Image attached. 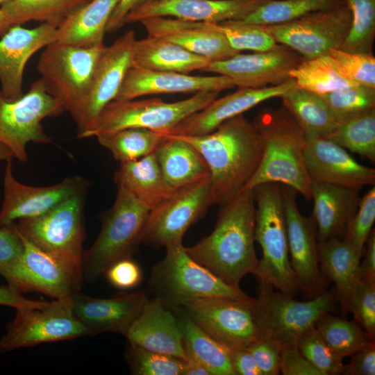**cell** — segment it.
Masks as SVG:
<instances>
[{
  "label": "cell",
  "mask_w": 375,
  "mask_h": 375,
  "mask_svg": "<svg viewBox=\"0 0 375 375\" xmlns=\"http://www.w3.org/2000/svg\"><path fill=\"white\" fill-rule=\"evenodd\" d=\"M176 136L190 142L202 156L210 171L213 203L220 207L243 190L264 152L262 136L242 114L226 120L209 133Z\"/></svg>",
  "instance_id": "cell-1"
},
{
  "label": "cell",
  "mask_w": 375,
  "mask_h": 375,
  "mask_svg": "<svg viewBox=\"0 0 375 375\" xmlns=\"http://www.w3.org/2000/svg\"><path fill=\"white\" fill-rule=\"evenodd\" d=\"M255 201L252 189L242 191L221 206L212 233L185 247L190 256L228 285L239 286L255 272Z\"/></svg>",
  "instance_id": "cell-2"
},
{
  "label": "cell",
  "mask_w": 375,
  "mask_h": 375,
  "mask_svg": "<svg viewBox=\"0 0 375 375\" xmlns=\"http://www.w3.org/2000/svg\"><path fill=\"white\" fill-rule=\"evenodd\" d=\"M253 123L262 138L264 152L257 171L243 190L265 183H278L311 199L312 181L305 161L308 136L303 128L284 107L264 109Z\"/></svg>",
  "instance_id": "cell-3"
},
{
  "label": "cell",
  "mask_w": 375,
  "mask_h": 375,
  "mask_svg": "<svg viewBox=\"0 0 375 375\" xmlns=\"http://www.w3.org/2000/svg\"><path fill=\"white\" fill-rule=\"evenodd\" d=\"M252 190L257 204L254 239L262 253L253 274L258 281L294 297L299 290L289 258L282 185L265 183Z\"/></svg>",
  "instance_id": "cell-4"
},
{
  "label": "cell",
  "mask_w": 375,
  "mask_h": 375,
  "mask_svg": "<svg viewBox=\"0 0 375 375\" xmlns=\"http://www.w3.org/2000/svg\"><path fill=\"white\" fill-rule=\"evenodd\" d=\"M165 248V256L153 267L148 285L154 297L170 309L199 298L253 299L194 260L182 242Z\"/></svg>",
  "instance_id": "cell-5"
},
{
  "label": "cell",
  "mask_w": 375,
  "mask_h": 375,
  "mask_svg": "<svg viewBox=\"0 0 375 375\" xmlns=\"http://www.w3.org/2000/svg\"><path fill=\"white\" fill-rule=\"evenodd\" d=\"M117 186L113 205L101 215L100 233L83 254V278L90 283L117 261L131 258L142 243L150 209L127 189Z\"/></svg>",
  "instance_id": "cell-6"
},
{
  "label": "cell",
  "mask_w": 375,
  "mask_h": 375,
  "mask_svg": "<svg viewBox=\"0 0 375 375\" xmlns=\"http://www.w3.org/2000/svg\"><path fill=\"white\" fill-rule=\"evenodd\" d=\"M253 314L260 338L274 342L279 348L297 345L301 335L324 315L335 311V290H324L309 301H300L283 294L269 283L258 281Z\"/></svg>",
  "instance_id": "cell-7"
},
{
  "label": "cell",
  "mask_w": 375,
  "mask_h": 375,
  "mask_svg": "<svg viewBox=\"0 0 375 375\" xmlns=\"http://www.w3.org/2000/svg\"><path fill=\"white\" fill-rule=\"evenodd\" d=\"M215 92H200L176 102L159 98L143 100H113L78 138H87L128 128H144L168 134L182 120L215 99Z\"/></svg>",
  "instance_id": "cell-8"
},
{
  "label": "cell",
  "mask_w": 375,
  "mask_h": 375,
  "mask_svg": "<svg viewBox=\"0 0 375 375\" xmlns=\"http://www.w3.org/2000/svg\"><path fill=\"white\" fill-rule=\"evenodd\" d=\"M104 42L78 46L56 40L44 47L37 69L49 94L71 111L86 94Z\"/></svg>",
  "instance_id": "cell-9"
},
{
  "label": "cell",
  "mask_w": 375,
  "mask_h": 375,
  "mask_svg": "<svg viewBox=\"0 0 375 375\" xmlns=\"http://www.w3.org/2000/svg\"><path fill=\"white\" fill-rule=\"evenodd\" d=\"M84 193L41 216L15 223L19 232L35 246L82 273Z\"/></svg>",
  "instance_id": "cell-10"
},
{
  "label": "cell",
  "mask_w": 375,
  "mask_h": 375,
  "mask_svg": "<svg viewBox=\"0 0 375 375\" xmlns=\"http://www.w3.org/2000/svg\"><path fill=\"white\" fill-rule=\"evenodd\" d=\"M64 112L63 105L47 92L41 78L34 81L28 91L17 100H8L0 90V142L11 151L13 157L25 162L29 142H51L42 121Z\"/></svg>",
  "instance_id": "cell-11"
},
{
  "label": "cell",
  "mask_w": 375,
  "mask_h": 375,
  "mask_svg": "<svg viewBox=\"0 0 375 375\" xmlns=\"http://www.w3.org/2000/svg\"><path fill=\"white\" fill-rule=\"evenodd\" d=\"M15 317L0 338V353L90 335L76 318L70 301L54 299L42 307L16 308Z\"/></svg>",
  "instance_id": "cell-12"
},
{
  "label": "cell",
  "mask_w": 375,
  "mask_h": 375,
  "mask_svg": "<svg viewBox=\"0 0 375 375\" xmlns=\"http://www.w3.org/2000/svg\"><path fill=\"white\" fill-rule=\"evenodd\" d=\"M352 14L348 5L309 13L284 23L265 26L278 44L299 53L303 60L341 49L350 29Z\"/></svg>",
  "instance_id": "cell-13"
},
{
  "label": "cell",
  "mask_w": 375,
  "mask_h": 375,
  "mask_svg": "<svg viewBox=\"0 0 375 375\" xmlns=\"http://www.w3.org/2000/svg\"><path fill=\"white\" fill-rule=\"evenodd\" d=\"M253 300L205 297L185 302L173 310L183 313L228 349L247 348L260 338Z\"/></svg>",
  "instance_id": "cell-14"
},
{
  "label": "cell",
  "mask_w": 375,
  "mask_h": 375,
  "mask_svg": "<svg viewBox=\"0 0 375 375\" xmlns=\"http://www.w3.org/2000/svg\"><path fill=\"white\" fill-rule=\"evenodd\" d=\"M212 204L210 177L176 190L150 210L142 243L160 248L182 242L186 231Z\"/></svg>",
  "instance_id": "cell-15"
},
{
  "label": "cell",
  "mask_w": 375,
  "mask_h": 375,
  "mask_svg": "<svg viewBox=\"0 0 375 375\" xmlns=\"http://www.w3.org/2000/svg\"><path fill=\"white\" fill-rule=\"evenodd\" d=\"M19 233L24 252L20 260L3 276L8 286L19 293L35 291L54 299L69 301L74 294L80 292L83 273L39 249Z\"/></svg>",
  "instance_id": "cell-16"
},
{
  "label": "cell",
  "mask_w": 375,
  "mask_h": 375,
  "mask_svg": "<svg viewBox=\"0 0 375 375\" xmlns=\"http://www.w3.org/2000/svg\"><path fill=\"white\" fill-rule=\"evenodd\" d=\"M135 33L129 30L119 37L102 53L85 97L70 111L82 134L102 110L115 100L128 69L132 66Z\"/></svg>",
  "instance_id": "cell-17"
},
{
  "label": "cell",
  "mask_w": 375,
  "mask_h": 375,
  "mask_svg": "<svg viewBox=\"0 0 375 375\" xmlns=\"http://www.w3.org/2000/svg\"><path fill=\"white\" fill-rule=\"evenodd\" d=\"M296 191L282 185L288 233V252L299 290L313 298L324 291V275L320 269L317 226L312 216L299 211Z\"/></svg>",
  "instance_id": "cell-18"
},
{
  "label": "cell",
  "mask_w": 375,
  "mask_h": 375,
  "mask_svg": "<svg viewBox=\"0 0 375 375\" xmlns=\"http://www.w3.org/2000/svg\"><path fill=\"white\" fill-rule=\"evenodd\" d=\"M88 182L80 176L65 178L45 187L19 183L12 171L11 160L6 161L3 177V201L0 210V226L15 220L41 216L68 199L85 192Z\"/></svg>",
  "instance_id": "cell-19"
},
{
  "label": "cell",
  "mask_w": 375,
  "mask_h": 375,
  "mask_svg": "<svg viewBox=\"0 0 375 375\" xmlns=\"http://www.w3.org/2000/svg\"><path fill=\"white\" fill-rule=\"evenodd\" d=\"M302 60L299 53L279 44L271 51L239 53L226 60L211 62L203 72L226 76L238 88H260L292 79L290 71Z\"/></svg>",
  "instance_id": "cell-20"
},
{
  "label": "cell",
  "mask_w": 375,
  "mask_h": 375,
  "mask_svg": "<svg viewBox=\"0 0 375 375\" xmlns=\"http://www.w3.org/2000/svg\"><path fill=\"white\" fill-rule=\"evenodd\" d=\"M297 87L294 79L260 88H239L233 93L216 98L202 110L177 124L168 135L197 136L209 133L226 120L242 114L267 99L281 97Z\"/></svg>",
  "instance_id": "cell-21"
},
{
  "label": "cell",
  "mask_w": 375,
  "mask_h": 375,
  "mask_svg": "<svg viewBox=\"0 0 375 375\" xmlns=\"http://www.w3.org/2000/svg\"><path fill=\"white\" fill-rule=\"evenodd\" d=\"M143 292H119L110 298L74 294L70 304L74 315L90 335L117 333L125 336L148 301Z\"/></svg>",
  "instance_id": "cell-22"
},
{
  "label": "cell",
  "mask_w": 375,
  "mask_h": 375,
  "mask_svg": "<svg viewBox=\"0 0 375 375\" xmlns=\"http://www.w3.org/2000/svg\"><path fill=\"white\" fill-rule=\"evenodd\" d=\"M305 161L312 182L360 189L375 183L374 168L360 164L326 138L308 137Z\"/></svg>",
  "instance_id": "cell-23"
},
{
  "label": "cell",
  "mask_w": 375,
  "mask_h": 375,
  "mask_svg": "<svg viewBox=\"0 0 375 375\" xmlns=\"http://www.w3.org/2000/svg\"><path fill=\"white\" fill-rule=\"evenodd\" d=\"M57 26L42 23L33 28L12 26L0 40V90L14 101L23 96L22 80L28 59L38 50L56 40Z\"/></svg>",
  "instance_id": "cell-24"
},
{
  "label": "cell",
  "mask_w": 375,
  "mask_h": 375,
  "mask_svg": "<svg viewBox=\"0 0 375 375\" xmlns=\"http://www.w3.org/2000/svg\"><path fill=\"white\" fill-rule=\"evenodd\" d=\"M266 0H155L131 10L125 24L154 17L219 23L242 19Z\"/></svg>",
  "instance_id": "cell-25"
},
{
  "label": "cell",
  "mask_w": 375,
  "mask_h": 375,
  "mask_svg": "<svg viewBox=\"0 0 375 375\" xmlns=\"http://www.w3.org/2000/svg\"><path fill=\"white\" fill-rule=\"evenodd\" d=\"M148 35L166 40L210 62L228 59L233 49L217 23L193 22L171 17H154L140 21Z\"/></svg>",
  "instance_id": "cell-26"
},
{
  "label": "cell",
  "mask_w": 375,
  "mask_h": 375,
  "mask_svg": "<svg viewBox=\"0 0 375 375\" xmlns=\"http://www.w3.org/2000/svg\"><path fill=\"white\" fill-rule=\"evenodd\" d=\"M235 87L227 76H192L173 72L148 70L131 66L115 100H129L148 94L219 92Z\"/></svg>",
  "instance_id": "cell-27"
},
{
  "label": "cell",
  "mask_w": 375,
  "mask_h": 375,
  "mask_svg": "<svg viewBox=\"0 0 375 375\" xmlns=\"http://www.w3.org/2000/svg\"><path fill=\"white\" fill-rule=\"evenodd\" d=\"M125 337L144 349L186 359L179 319L157 298L149 299Z\"/></svg>",
  "instance_id": "cell-28"
},
{
  "label": "cell",
  "mask_w": 375,
  "mask_h": 375,
  "mask_svg": "<svg viewBox=\"0 0 375 375\" xmlns=\"http://www.w3.org/2000/svg\"><path fill=\"white\" fill-rule=\"evenodd\" d=\"M360 188H351L312 182V217L317 226V240L344 238L356 215Z\"/></svg>",
  "instance_id": "cell-29"
},
{
  "label": "cell",
  "mask_w": 375,
  "mask_h": 375,
  "mask_svg": "<svg viewBox=\"0 0 375 375\" xmlns=\"http://www.w3.org/2000/svg\"><path fill=\"white\" fill-rule=\"evenodd\" d=\"M320 269L335 284V292L342 314L349 312L352 295L360 280V254L344 238L317 242Z\"/></svg>",
  "instance_id": "cell-30"
},
{
  "label": "cell",
  "mask_w": 375,
  "mask_h": 375,
  "mask_svg": "<svg viewBox=\"0 0 375 375\" xmlns=\"http://www.w3.org/2000/svg\"><path fill=\"white\" fill-rule=\"evenodd\" d=\"M154 153L168 185L177 190L210 177L209 169L200 153L188 141L168 134Z\"/></svg>",
  "instance_id": "cell-31"
},
{
  "label": "cell",
  "mask_w": 375,
  "mask_h": 375,
  "mask_svg": "<svg viewBox=\"0 0 375 375\" xmlns=\"http://www.w3.org/2000/svg\"><path fill=\"white\" fill-rule=\"evenodd\" d=\"M210 62L179 45L149 35L133 44L132 66L144 69L189 74L203 72Z\"/></svg>",
  "instance_id": "cell-32"
},
{
  "label": "cell",
  "mask_w": 375,
  "mask_h": 375,
  "mask_svg": "<svg viewBox=\"0 0 375 375\" xmlns=\"http://www.w3.org/2000/svg\"><path fill=\"white\" fill-rule=\"evenodd\" d=\"M114 179L150 210L175 192L163 178L154 152L136 160L120 162Z\"/></svg>",
  "instance_id": "cell-33"
},
{
  "label": "cell",
  "mask_w": 375,
  "mask_h": 375,
  "mask_svg": "<svg viewBox=\"0 0 375 375\" xmlns=\"http://www.w3.org/2000/svg\"><path fill=\"white\" fill-rule=\"evenodd\" d=\"M119 0H90L56 30V40L78 46L104 42L106 28Z\"/></svg>",
  "instance_id": "cell-34"
},
{
  "label": "cell",
  "mask_w": 375,
  "mask_h": 375,
  "mask_svg": "<svg viewBox=\"0 0 375 375\" xmlns=\"http://www.w3.org/2000/svg\"><path fill=\"white\" fill-rule=\"evenodd\" d=\"M172 310L179 319L186 358L202 365L210 375H236L231 362L229 349L183 313Z\"/></svg>",
  "instance_id": "cell-35"
},
{
  "label": "cell",
  "mask_w": 375,
  "mask_h": 375,
  "mask_svg": "<svg viewBox=\"0 0 375 375\" xmlns=\"http://www.w3.org/2000/svg\"><path fill=\"white\" fill-rule=\"evenodd\" d=\"M280 98L308 137L327 138L336 128L338 123L319 94L297 86Z\"/></svg>",
  "instance_id": "cell-36"
},
{
  "label": "cell",
  "mask_w": 375,
  "mask_h": 375,
  "mask_svg": "<svg viewBox=\"0 0 375 375\" xmlns=\"http://www.w3.org/2000/svg\"><path fill=\"white\" fill-rule=\"evenodd\" d=\"M90 0H10L1 9L13 25L29 21L58 27L69 15Z\"/></svg>",
  "instance_id": "cell-37"
},
{
  "label": "cell",
  "mask_w": 375,
  "mask_h": 375,
  "mask_svg": "<svg viewBox=\"0 0 375 375\" xmlns=\"http://www.w3.org/2000/svg\"><path fill=\"white\" fill-rule=\"evenodd\" d=\"M301 89L324 94L358 85L344 78L328 54L302 60L290 72Z\"/></svg>",
  "instance_id": "cell-38"
},
{
  "label": "cell",
  "mask_w": 375,
  "mask_h": 375,
  "mask_svg": "<svg viewBox=\"0 0 375 375\" xmlns=\"http://www.w3.org/2000/svg\"><path fill=\"white\" fill-rule=\"evenodd\" d=\"M99 143L108 149L120 162L138 160L153 153L164 135L144 128H128L97 136Z\"/></svg>",
  "instance_id": "cell-39"
},
{
  "label": "cell",
  "mask_w": 375,
  "mask_h": 375,
  "mask_svg": "<svg viewBox=\"0 0 375 375\" xmlns=\"http://www.w3.org/2000/svg\"><path fill=\"white\" fill-rule=\"evenodd\" d=\"M347 0H266L242 20L260 25L289 22L309 13L341 8Z\"/></svg>",
  "instance_id": "cell-40"
},
{
  "label": "cell",
  "mask_w": 375,
  "mask_h": 375,
  "mask_svg": "<svg viewBox=\"0 0 375 375\" xmlns=\"http://www.w3.org/2000/svg\"><path fill=\"white\" fill-rule=\"evenodd\" d=\"M326 139L374 162L375 108L338 124Z\"/></svg>",
  "instance_id": "cell-41"
},
{
  "label": "cell",
  "mask_w": 375,
  "mask_h": 375,
  "mask_svg": "<svg viewBox=\"0 0 375 375\" xmlns=\"http://www.w3.org/2000/svg\"><path fill=\"white\" fill-rule=\"evenodd\" d=\"M315 326L331 350L342 359L372 342L355 321L347 320L331 312L321 317Z\"/></svg>",
  "instance_id": "cell-42"
},
{
  "label": "cell",
  "mask_w": 375,
  "mask_h": 375,
  "mask_svg": "<svg viewBox=\"0 0 375 375\" xmlns=\"http://www.w3.org/2000/svg\"><path fill=\"white\" fill-rule=\"evenodd\" d=\"M347 3L352 19L341 49L350 53L372 54L375 36V0H347Z\"/></svg>",
  "instance_id": "cell-43"
},
{
  "label": "cell",
  "mask_w": 375,
  "mask_h": 375,
  "mask_svg": "<svg viewBox=\"0 0 375 375\" xmlns=\"http://www.w3.org/2000/svg\"><path fill=\"white\" fill-rule=\"evenodd\" d=\"M217 24L231 47L237 51L264 52L279 46L265 25L248 23L242 19L226 20Z\"/></svg>",
  "instance_id": "cell-44"
},
{
  "label": "cell",
  "mask_w": 375,
  "mask_h": 375,
  "mask_svg": "<svg viewBox=\"0 0 375 375\" xmlns=\"http://www.w3.org/2000/svg\"><path fill=\"white\" fill-rule=\"evenodd\" d=\"M319 95L338 124L375 108V89L362 85Z\"/></svg>",
  "instance_id": "cell-45"
},
{
  "label": "cell",
  "mask_w": 375,
  "mask_h": 375,
  "mask_svg": "<svg viewBox=\"0 0 375 375\" xmlns=\"http://www.w3.org/2000/svg\"><path fill=\"white\" fill-rule=\"evenodd\" d=\"M297 347L301 355L324 375L343 374V359L331 350L315 326L310 327L301 335Z\"/></svg>",
  "instance_id": "cell-46"
},
{
  "label": "cell",
  "mask_w": 375,
  "mask_h": 375,
  "mask_svg": "<svg viewBox=\"0 0 375 375\" xmlns=\"http://www.w3.org/2000/svg\"><path fill=\"white\" fill-rule=\"evenodd\" d=\"M126 360L136 375H183V360L129 343Z\"/></svg>",
  "instance_id": "cell-47"
},
{
  "label": "cell",
  "mask_w": 375,
  "mask_h": 375,
  "mask_svg": "<svg viewBox=\"0 0 375 375\" xmlns=\"http://www.w3.org/2000/svg\"><path fill=\"white\" fill-rule=\"evenodd\" d=\"M328 55L347 80L358 85L375 89V58L373 54L333 49Z\"/></svg>",
  "instance_id": "cell-48"
},
{
  "label": "cell",
  "mask_w": 375,
  "mask_h": 375,
  "mask_svg": "<svg viewBox=\"0 0 375 375\" xmlns=\"http://www.w3.org/2000/svg\"><path fill=\"white\" fill-rule=\"evenodd\" d=\"M349 312L364 330L369 340H375V280L360 278L352 295Z\"/></svg>",
  "instance_id": "cell-49"
},
{
  "label": "cell",
  "mask_w": 375,
  "mask_h": 375,
  "mask_svg": "<svg viewBox=\"0 0 375 375\" xmlns=\"http://www.w3.org/2000/svg\"><path fill=\"white\" fill-rule=\"evenodd\" d=\"M375 220V188L360 198L358 210L349 223L344 238L360 254L363 255L366 240Z\"/></svg>",
  "instance_id": "cell-50"
},
{
  "label": "cell",
  "mask_w": 375,
  "mask_h": 375,
  "mask_svg": "<svg viewBox=\"0 0 375 375\" xmlns=\"http://www.w3.org/2000/svg\"><path fill=\"white\" fill-rule=\"evenodd\" d=\"M23 252L15 223L0 226V275L3 277L20 260Z\"/></svg>",
  "instance_id": "cell-51"
},
{
  "label": "cell",
  "mask_w": 375,
  "mask_h": 375,
  "mask_svg": "<svg viewBox=\"0 0 375 375\" xmlns=\"http://www.w3.org/2000/svg\"><path fill=\"white\" fill-rule=\"evenodd\" d=\"M262 375L281 374L279 347L272 340L259 338L247 348Z\"/></svg>",
  "instance_id": "cell-52"
},
{
  "label": "cell",
  "mask_w": 375,
  "mask_h": 375,
  "mask_svg": "<svg viewBox=\"0 0 375 375\" xmlns=\"http://www.w3.org/2000/svg\"><path fill=\"white\" fill-rule=\"evenodd\" d=\"M104 275L112 285L120 290L134 288L142 278L140 265L131 258L117 261L106 270Z\"/></svg>",
  "instance_id": "cell-53"
},
{
  "label": "cell",
  "mask_w": 375,
  "mask_h": 375,
  "mask_svg": "<svg viewBox=\"0 0 375 375\" xmlns=\"http://www.w3.org/2000/svg\"><path fill=\"white\" fill-rule=\"evenodd\" d=\"M280 353L283 375H324L301 355L297 345L282 347Z\"/></svg>",
  "instance_id": "cell-54"
},
{
  "label": "cell",
  "mask_w": 375,
  "mask_h": 375,
  "mask_svg": "<svg viewBox=\"0 0 375 375\" xmlns=\"http://www.w3.org/2000/svg\"><path fill=\"white\" fill-rule=\"evenodd\" d=\"M349 364L344 365L343 374H375V342H369L366 346L353 353Z\"/></svg>",
  "instance_id": "cell-55"
},
{
  "label": "cell",
  "mask_w": 375,
  "mask_h": 375,
  "mask_svg": "<svg viewBox=\"0 0 375 375\" xmlns=\"http://www.w3.org/2000/svg\"><path fill=\"white\" fill-rule=\"evenodd\" d=\"M229 355L236 375H262L247 348L229 349Z\"/></svg>",
  "instance_id": "cell-56"
},
{
  "label": "cell",
  "mask_w": 375,
  "mask_h": 375,
  "mask_svg": "<svg viewBox=\"0 0 375 375\" xmlns=\"http://www.w3.org/2000/svg\"><path fill=\"white\" fill-rule=\"evenodd\" d=\"M155 0H119L106 28V32L117 31L125 24L128 12L135 8Z\"/></svg>",
  "instance_id": "cell-57"
},
{
  "label": "cell",
  "mask_w": 375,
  "mask_h": 375,
  "mask_svg": "<svg viewBox=\"0 0 375 375\" xmlns=\"http://www.w3.org/2000/svg\"><path fill=\"white\" fill-rule=\"evenodd\" d=\"M48 301L28 299L8 287H0V306L18 308L22 307H42Z\"/></svg>",
  "instance_id": "cell-58"
},
{
  "label": "cell",
  "mask_w": 375,
  "mask_h": 375,
  "mask_svg": "<svg viewBox=\"0 0 375 375\" xmlns=\"http://www.w3.org/2000/svg\"><path fill=\"white\" fill-rule=\"evenodd\" d=\"M365 256L360 264V278L375 280V231L373 228L366 242Z\"/></svg>",
  "instance_id": "cell-59"
},
{
  "label": "cell",
  "mask_w": 375,
  "mask_h": 375,
  "mask_svg": "<svg viewBox=\"0 0 375 375\" xmlns=\"http://www.w3.org/2000/svg\"><path fill=\"white\" fill-rule=\"evenodd\" d=\"M183 375H210L209 372L200 363L190 358L183 360Z\"/></svg>",
  "instance_id": "cell-60"
},
{
  "label": "cell",
  "mask_w": 375,
  "mask_h": 375,
  "mask_svg": "<svg viewBox=\"0 0 375 375\" xmlns=\"http://www.w3.org/2000/svg\"><path fill=\"white\" fill-rule=\"evenodd\" d=\"M12 26L8 17L0 8V34L6 33Z\"/></svg>",
  "instance_id": "cell-61"
},
{
  "label": "cell",
  "mask_w": 375,
  "mask_h": 375,
  "mask_svg": "<svg viewBox=\"0 0 375 375\" xmlns=\"http://www.w3.org/2000/svg\"><path fill=\"white\" fill-rule=\"evenodd\" d=\"M13 158L11 151L3 143L0 142V160H12Z\"/></svg>",
  "instance_id": "cell-62"
},
{
  "label": "cell",
  "mask_w": 375,
  "mask_h": 375,
  "mask_svg": "<svg viewBox=\"0 0 375 375\" xmlns=\"http://www.w3.org/2000/svg\"><path fill=\"white\" fill-rule=\"evenodd\" d=\"M10 0H0V5L1 6L2 4L9 1Z\"/></svg>",
  "instance_id": "cell-63"
}]
</instances>
